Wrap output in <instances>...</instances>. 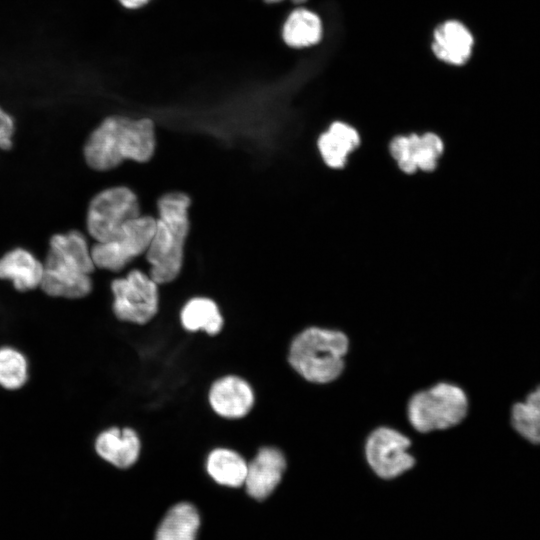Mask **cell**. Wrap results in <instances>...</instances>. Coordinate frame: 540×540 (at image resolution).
Wrapping results in <instances>:
<instances>
[{
    "mask_svg": "<svg viewBox=\"0 0 540 540\" xmlns=\"http://www.w3.org/2000/svg\"><path fill=\"white\" fill-rule=\"evenodd\" d=\"M155 147V127L151 119L112 115L93 130L83 152L90 168L108 171L125 160L149 161Z\"/></svg>",
    "mask_w": 540,
    "mask_h": 540,
    "instance_id": "cell-1",
    "label": "cell"
},
{
    "mask_svg": "<svg viewBox=\"0 0 540 540\" xmlns=\"http://www.w3.org/2000/svg\"><path fill=\"white\" fill-rule=\"evenodd\" d=\"M191 198L184 192L163 194L157 201L156 227L145 252L150 277L157 284L176 279L184 262V247L190 231Z\"/></svg>",
    "mask_w": 540,
    "mask_h": 540,
    "instance_id": "cell-2",
    "label": "cell"
},
{
    "mask_svg": "<svg viewBox=\"0 0 540 540\" xmlns=\"http://www.w3.org/2000/svg\"><path fill=\"white\" fill-rule=\"evenodd\" d=\"M94 269L90 248L81 232L55 234L49 242L40 287L52 297L79 299L91 292Z\"/></svg>",
    "mask_w": 540,
    "mask_h": 540,
    "instance_id": "cell-3",
    "label": "cell"
},
{
    "mask_svg": "<svg viewBox=\"0 0 540 540\" xmlns=\"http://www.w3.org/2000/svg\"><path fill=\"white\" fill-rule=\"evenodd\" d=\"M348 347L349 340L343 332L310 327L293 339L288 360L307 381L329 383L341 375Z\"/></svg>",
    "mask_w": 540,
    "mask_h": 540,
    "instance_id": "cell-4",
    "label": "cell"
},
{
    "mask_svg": "<svg viewBox=\"0 0 540 540\" xmlns=\"http://www.w3.org/2000/svg\"><path fill=\"white\" fill-rule=\"evenodd\" d=\"M468 411L465 392L450 383L414 394L408 403V419L419 432L448 429L459 424Z\"/></svg>",
    "mask_w": 540,
    "mask_h": 540,
    "instance_id": "cell-5",
    "label": "cell"
},
{
    "mask_svg": "<svg viewBox=\"0 0 540 540\" xmlns=\"http://www.w3.org/2000/svg\"><path fill=\"white\" fill-rule=\"evenodd\" d=\"M155 227L156 218L139 215L124 224L111 239L96 242L90 249L95 267L113 272L122 270L147 251Z\"/></svg>",
    "mask_w": 540,
    "mask_h": 540,
    "instance_id": "cell-6",
    "label": "cell"
},
{
    "mask_svg": "<svg viewBox=\"0 0 540 540\" xmlns=\"http://www.w3.org/2000/svg\"><path fill=\"white\" fill-rule=\"evenodd\" d=\"M141 215L136 194L126 186H115L96 194L89 203L87 230L96 242L111 239L129 220Z\"/></svg>",
    "mask_w": 540,
    "mask_h": 540,
    "instance_id": "cell-7",
    "label": "cell"
},
{
    "mask_svg": "<svg viewBox=\"0 0 540 540\" xmlns=\"http://www.w3.org/2000/svg\"><path fill=\"white\" fill-rule=\"evenodd\" d=\"M111 289L114 295L113 311L118 319L145 324L156 315L158 284L149 274L133 269L125 277L115 279Z\"/></svg>",
    "mask_w": 540,
    "mask_h": 540,
    "instance_id": "cell-8",
    "label": "cell"
},
{
    "mask_svg": "<svg viewBox=\"0 0 540 540\" xmlns=\"http://www.w3.org/2000/svg\"><path fill=\"white\" fill-rule=\"evenodd\" d=\"M409 447L410 440L405 435L392 428L379 427L366 440L365 456L379 477L392 479L414 466Z\"/></svg>",
    "mask_w": 540,
    "mask_h": 540,
    "instance_id": "cell-9",
    "label": "cell"
},
{
    "mask_svg": "<svg viewBox=\"0 0 540 540\" xmlns=\"http://www.w3.org/2000/svg\"><path fill=\"white\" fill-rule=\"evenodd\" d=\"M444 151L441 138L434 133L421 136H397L390 143V153L398 167L407 174L417 170L431 172Z\"/></svg>",
    "mask_w": 540,
    "mask_h": 540,
    "instance_id": "cell-10",
    "label": "cell"
},
{
    "mask_svg": "<svg viewBox=\"0 0 540 540\" xmlns=\"http://www.w3.org/2000/svg\"><path fill=\"white\" fill-rule=\"evenodd\" d=\"M286 469L283 453L274 447L261 448L248 464L245 487L257 500L267 498L280 483Z\"/></svg>",
    "mask_w": 540,
    "mask_h": 540,
    "instance_id": "cell-11",
    "label": "cell"
},
{
    "mask_svg": "<svg viewBox=\"0 0 540 540\" xmlns=\"http://www.w3.org/2000/svg\"><path fill=\"white\" fill-rule=\"evenodd\" d=\"M212 409L225 418H240L248 414L254 404V393L242 378L229 375L218 379L210 388Z\"/></svg>",
    "mask_w": 540,
    "mask_h": 540,
    "instance_id": "cell-12",
    "label": "cell"
},
{
    "mask_svg": "<svg viewBox=\"0 0 540 540\" xmlns=\"http://www.w3.org/2000/svg\"><path fill=\"white\" fill-rule=\"evenodd\" d=\"M474 39L469 29L461 22L449 20L434 31L432 49L440 60L452 64H465L473 50Z\"/></svg>",
    "mask_w": 540,
    "mask_h": 540,
    "instance_id": "cell-13",
    "label": "cell"
},
{
    "mask_svg": "<svg viewBox=\"0 0 540 540\" xmlns=\"http://www.w3.org/2000/svg\"><path fill=\"white\" fill-rule=\"evenodd\" d=\"M140 440L131 428H109L100 433L95 442L98 455L118 468H128L138 459Z\"/></svg>",
    "mask_w": 540,
    "mask_h": 540,
    "instance_id": "cell-14",
    "label": "cell"
},
{
    "mask_svg": "<svg viewBox=\"0 0 540 540\" xmlns=\"http://www.w3.org/2000/svg\"><path fill=\"white\" fill-rule=\"evenodd\" d=\"M43 264L27 250L16 248L0 259V279L10 280L21 292L41 285Z\"/></svg>",
    "mask_w": 540,
    "mask_h": 540,
    "instance_id": "cell-15",
    "label": "cell"
},
{
    "mask_svg": "<svg viewBox=\"0 0 540 540\" xmlns=\"http://www.w3.org/2000/svg\"><path fill=\"white\" fill-rule=\"evenodd\" d=\"M360 144L358 132L350 125L343 122H334L328 130L322 133L317 145L321 157L330 168L344 167L348 156Z\"/></svg>",
    "mask_w": 540,
    "mask_h": 540,
    "instance_id": "cell-16",
    "label": "cell"
},
{
    "mask_svg": "<svg viewBox=\"0 0 540 540\" xmlns=\"http://www.w3.org/2000/svg\"><path fill=\"white\" fill-rule=\"evenodd\" d=\"M322 36L320 18L306 8L293 10L282 27V39L290 47L304 48L318 43Z\"/></svg>",
    "mask_w": 540,
    "mask_h": 540,
    "instance_id": "cell-17",
    "label": "cell"
},
{
    "mask_svg": "<svg viewBox=\"0 0 540 540\" xmlns=\"http://www.w3.org/2000/svg\"><path fill=\"white\" fill-rule=\"evenodd\" d=\"M247 468L248 464L240 454L226 448L211 451L206 462L207 472L214 481L229 487L245 483Z\"/></svg>",
    "mask_w": 540,
    "mask_h": 540,
    "instance_id": "cell-18",
    "label": "cell"
},
{
    "mask_svg": "<svg viewBox=\"0 0 540 540\" xmlns=\"http://www.w3.org/2000/svg\"><path fill=\"white\" fill-rule=\"evenodd\" d=\"M199 526L196 508L189 503H179L162 520L155 540H195Z\"/></svg>",
    "mask_w": 540,
    "mask_h": 540,
    "instance_id": "cell-19",
    "label": "cell"
},
{
    "mask_svg": "<svg viewBox=\"0 0 540 540\" xmlns=\"http://www.w3.org/2000/svg\"><path fill=\"white\" fill-rule=\"evenodd\" d=\"M180 320L183 327L191 332L203 330L215 335L223 327V317L217 304L207 297H194L186 302Z\"/></svg>",
    "mask_w": 540,
    "mask_h": 540,
    "instance_id": "cell-20",
    "label": "cell"
},
{
    "mask_svg": "<svg viewBox=\"0 0 540 540\" xmlns=\"http://www.w3.org/2000/svg\"><path fill=\"white\" fill-rule=\"evenodd\" d=\"M27 368V361L20 352L9 347L0 349V386L19 389L27 380Z\"/></svg>",
    "mask_w": 540,
    "mask_h": 540,
    "instance_id": "cell-21",
    "label": "cell"
},
{
    "mask_svg": "<svg viewBox=\"0 0 540 540\" xmlns=\"http://www.w3.org/2000/svg\"><path fill=\"white\" fill-rule=\"evenodd\" d=\"M512 424L526 440L540 444V413L526 401L513 406Z\"/></svg>",
    "mask_w": 540,
    "mask_h": 540,
    "instance_id": "cell-22",
    "label": "cell"
},
{
    "mask_svg": "<svg viewBox=\"0 0 540 540\" xmlns=\"http://www.w3.org/2000/svg\"><path fill=\"white\" fill-rule=\"evenodd\" d=\"M14 122L12 117L0 107V148L9 150L12 147Z\"/></svg>",
    "mask_w": 540,
    "mask_h": 540,
    "instance_id": "cell-23",
    "label": "cell"
},
{
    "mask_svg": "<svg viewBox=\"0 0 540 540\" xmlns=\"http://www.w3.org/2000/svg\"><path fill=\"white\" fill-rule=\"evenodd\" d=\"M121 6L126 9L136 10L144 7L149 3V0H117Z\"/></svg>",
    "mask_w": 540,
    "mask_h": 540,
    "instance_id": "cell-24",
    "label": "cell"
},
{
    "mask_svg": "<svg viewBox=\"0 0 540 540\" xmlns=\"http://www.w3.org/2000/svg\"><path fill=\"white\" fill-rule=\"evenodd\" d=\"M525 401L540 413V387L531 392Z\"/></svg>",
    "mask_w": 540,
    "mask_h": 540,
    "instance_id": "cell-25",
    "label": "cell"
},
{
    "mask_svg": "<svg viewBox=\"0 0 540 540\" xmlns=\"http://www.w3.org/2000/svg\"><path fill=\"white\" fill-rule=\"evenodd\" d=\"M264 2L268 3V4H276V3H279L283 0H263Z\"/></svg>",
    "mask_w": 540,
    "mask_h": 540,
    "instance_id": "cell-26",
    "label": "cell"
},
{
    "mask_svg": "<svg viewBox=\"0 0 540 540\" xmlns=\"http://www.w3.org/2000/svg\"><path fill=\"white\" fill-rule=\"evenodd\" d=\"M292 1H293L294 3H302V2H304V1H306V0H292Z\"/></svg>",
    "mask_w": 540,
    "mask_h": 540,
    "instance_id": "cell-27",
    "label": "cell"
},
{
    "mask_svg": "<svg viewBox=\"0 0 540 540\" xmlns=\"http://www.w3.org/2000/svg\"><path fill=\"white\" fill-rule=\"evenodd\" d=\"M150 1V0H149Z\"/></svg>",
    "mask_w": 540,
    "mask_h": 540,
    "instance_id": "cell-28",
    "label": "cell"
}]
</instances>
